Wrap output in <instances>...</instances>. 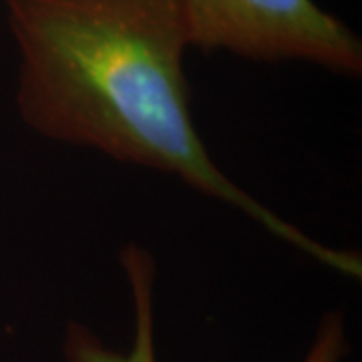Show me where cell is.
Wrapping results in <instances>:
<instances>
[{"mask_svg":"<svg viewBox=\"0 0 362 362\" xmlns=\"http://www.w3.org/2000/svg\"><path fill=\"white\" fill-rule=\"evenodd\" d=\"M18 49L16 105L61 143L177 175L286 244L361 280L354 252L328 247L238 187L204 147L189 113L177 0H2Z\"/></svg>","mask_w":362,"mask_h":362,"instance_id":"cell-1","label":"cell"},{"mask_svg":"<svg viewBox=\"0 0 362 362\" xmlns=\"http://www.w3.org/2000/svg\"><path fill=\"white\" fill-rule=\"evenodd\" d=\"M189 45L254 61L362 73L361 39L314 0H177Z\"/></svg>","mask_w":362,"mask_h":362,"instance_id":"cell-2","label":"cell"},{"mask_svg":"<svg viewBox=\"0 0 362 362\" xmlns=\"http://www.w3.org/2000/svg\"><path fill=\"white\" fill-rule=\"evenodd\" d=\"M121 264L135 304V338L127 352H117L103 346L83 326L71 324L65 340L69 362H156L153 342V258L139 246H127L121 254Z\"/></svg>","mask_w":362,"mask_h":362,"instance_id":"cell-3","label":"cell"},{"mask_svg":"<svg viewBox=\"0 0 362 362\" xmlns=\"http://www.w3.org/2000/svg\"><path fill=\"white\" fill-rule=\"evenodd\" d=\"M349 352V342L344 337V322L340 312L326 314L320 322L314 344L302 362H340Z\"/></svg>","mask_w":362,"mask_h":362,"instance_id":"cell-4","label":"cell"}]
</instances>
